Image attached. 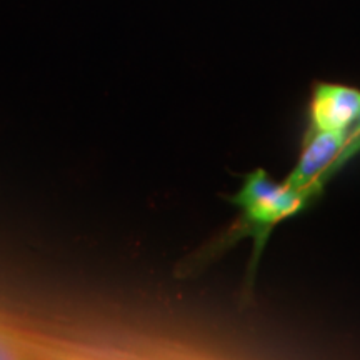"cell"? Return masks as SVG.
<instances>
[{"label": "cell", "instance_id": "cell-1", "mask_svg": "<svg viewBox=\"0 0 360 360\" xmlns=\"http://www.w3.org/2000/svg\"><path fill=\"white\" fill-rule=\"evenodd\" d=\"M309 195L285 182L277 184L265 170L257 169L245 175L244 186L229 200L240 209L252 232L265 237L277 222L299 212Z\"/></svg>", "mask_w": 360, "mask_h": 360}, {"label": "cell", "instance_id": "cell-2", "mask_svg": "<svg viewBox=\"0 0 360 360\" xmlns=\"http://www.w3.org/2000/svg\"><path fill=\"white\" fill-rule=\"evenodd\" d=\"M347 146V132L309 130L299 162L285 179L287 186L312 193L321 180L339 165V159Z\"/></svg>", "mask_w": 360, "mask_h": 360}, {"label": "cell", "instance_id": "cell-3", "mask_svg": "<svg viewBox=\"0 0 360 360\" xmlns=\"http://www.w3.org/2000/svg\"><path fill=\"white\" fill-rule=\"evenodd\" d=\"M360 114V90L340 84H317L309 105V130L347 132Z\"/></svg>", "mask_w": 360, "mask_h": 360}, {"label": "cell", "instance_id": "cell-4", "mask_svg": "<svg viewBox=\"0 0 360 360\" xmlns=\"http://www.w3.org/2000/svg\"><path fill=\"white\" fill-rule=\"evenodd\" d=\"M360 148V114L357 117V120L352 124V127L347 130V146H345L344 152H342L340 159H339V165L344 164L349 157H352L355 152ZM337 165V167H339Z\"/></svg>", "mask_w": 360, "mask_h": 360}]
</instances>
